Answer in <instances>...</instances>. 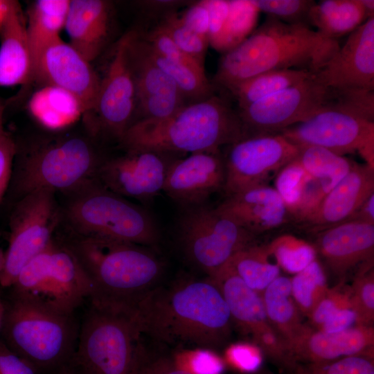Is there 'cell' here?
Instances as JSON below:
<instances>
[{
    "instance_id": "obj_1",
    "label": "cell",
    "mask_w": 374,
    "mask_h": 374,
    "mask_svg": "<svg viewBox=\"0 0 374 374\" xmlns=\"http://www.w3.org/2000/svg\"><path fill=\"white\" fill-rule=\"evenodd\" d=\"M141 334L164 344L214 350L230 338L232 320L217 287L205 280L181 279L156 287L125 310Z\"/></svg>"
},
{
    "instance_id": "obj_2",
    "label": "cell",
    "mask_w": 374,
    "mask_h": 374,
    "mask_svg": "<svg viewBox=\"0 0 374 374\" xmlns=\"http://www.w3.org/2000/svg\"><path fill=\"white\" fill-rule=\"evenodd\" d=\"M340 46L306 24H290L267 16L241 44L221 58L214 82L226 89L272 70L319 71Z\"/></svg>"
},
{
    "instance_id": "obj_3",
    "label": "cell",
    "mask_w": 374,
    "mask_h": 374,
    "mask_svg": "<svg viewBox=\"0 0 374 374\" xmlns=\"http://www.w3.org/2000/svg\"><path fill=\"white\" fill-rule=\"evenodd\" d=\"M246 137L239 112L214 94L167 118L136 121L118 141L127 150L193 154L220 152V147Z\"/></svg>"
},
{
    "instance_id": "obj_4",
    "label": "cell",
    "mask_w": 374,
    "mask_h": 374,
    "mask_svg": "<svg viewBox=\"0 0 374 374\" xmlns=\"http://www.w3.org/2000/svg\"><path fill=\"white\" fill-rule=\"evenodd\" d=\"M88 276L91 304L122 311L156 287L163 263L148 247L79 236L66 245Z\"/></svg>"
},
{
    "instance_id": "obj_5",
    "label": "cell",
    "mask_w": 374,
    "mask_h": 374,
    "mask_svg": "<svg viewBox=\"0 0 374 374\" xmlns=\"http://www.w3.org/2000/svg\"><path fill=\"white\" fill-rule=\"evenodd\" d=\"M79 328L74 314H62L14 294L4 304L0 332L3 341L37 371L57 373L73 360Z\"/></svg>"
},
{
    "instance_id": "obj_6",
    "label": "cell",
    "mask_w": 374,
    "mask_h": 374,
    "mask_svg": "<svg viewBox=\"0 0 374 374\" xmlns=\"http://www.w3.org/2000/svg\"><path fill=\"white\" fill-rule=\"evenodd\" d=\"M141 335L127 314L91 304L71 362L84 374H135L146 353Z\"/></svg>"
},
{
    "instance_id": "obj_7",
    "label": "cell",
    "mask_w": 374,
    "mask_h": 374,
    "mask_svg": "<svg viewBox=\"0 0 374 374\" xmlns=\"http://www.w3.org/2000/svg\"><path fill=\"white\" fill-rule=\"evenodd\" d=\"M75 192L67 205L66 214L78 236L146 247L159 242L157 224L143 207L93 182Z\"/></svg>"
},
{
    "instance_id": "obj_8",
    "label": "cell",
    "mask_w": 374,
    "mask_h": 374,
    "mask_svg": "<svg viewBox=\"0 0 374 374\" xmlns=\"http://www.w3.org/2000/svg\"><path fill=\"white\" fill-rule=\"evenodd\" d=\"M279 134L299 146H320L341 156L358 152L374 169V91L321 111Z\"/></svg>"
},
{
    "instance_id": "obj_9",
    "label": "cell",
    "mask_w": 374,
    "mask_h": 374,
    "mask_svg": "<svg viewBox=\"0 0 374 374\" xmlns=\"http://www.w3.org/2000/svg\"><path fill=\"white\" fill-rule=\"evenodd\" d=\"M100 164L86 139L66 136L29 151L17 170L16 186L22 196L39 190L77 191L93 182Z\"/></svg>"
},
{
    "instance_id": "obj_10",
    "label": "cell",
    "mask_w": 374,
    "mask_h": 374,
    "mask_svg": "<svg viewBox=\"0 0 374 374\" xmlns=\"http://www.w3.org/2000/svg\"><path fill=\"white\" fill-rule=\"evenodd\" d=\"M13 293L53 310L73 314L92 294L91 281L66 245L53 241L21 269Z\"/></svg>"
},
{
    "instance_id": "obj_11",
    "label": "cell",
    "mask_w": 374,
    "mask_h": 374,
    "mask_svg": "<svg viewBox=\"0 0 374 374\" xmlns=\"http://www.w3.org/2000/svg\"><path fill=\"white\" fill-rule=\"evenodd\" d=\"M362 90L332 87L309 78L238 111L248 136L277 134L319 112L349 102Z\"/></svg>"
},
{
    "instance_id": "obj_12",
    "label": "cell",
    "mask_w": 374,
    "mask_h": 374,
    "mask_svg": "<svg viewBox=\"0 0 374 374\" xmlns=\"http://www.w3.org/2000/svg\"><path fill=\"white\" fill-rule=\"evenodd\" d=\"M177 226L185 256L208 276L256 243V235L205 204L185 208Z\"/></svg>"
},
{
    "instance_id": "obj_13",
    "label": "cell",
    "mask_w": 374,
    "mask_h": 374,
    "mask_svg": "<svg viewBox=\"0 0 374 374\" xmlns=\"http://www.w3.org/2000/svg\"><path fill=\"white\" fill-rule=\"evenodd\" d=\"M55 192L39 190L21 197L10 218V234L0 285L11 287L23 267L53 242L58 220Z\"/></svg>"
},
{
    "instance_id": "obj_14",
    "label": "cell",
    "mask_w": 374,
    "mask_h": 374,
    "mask_svg": "<svg viewBox=\"0 0 374 374\" xmlns=\"http://www.w3.org/2000/svg\"><path fill=\"white\" fill-rule=\"evenodd\" d=\"M224 159L227 196L262 185L296 159L300 147L282 134L253 135L231 144Z\"/></svg>"
},
{
    "instance_id": "obj_15",
    "label": "cell",
    "mask_w": 374,
    "mask_h": 374,
    "mask_svg": "<svg viewBox=\"0 0 374 374\" xmlns=\"http://www.w3.org/2000/svg\"><path fill=\"white\" fill-rule=\"evenodd\" d=\"M135 30L123 35L116 45L107 72L100 80L93 109L97 127L118 140L132 124L136 106L135 84L129 59V46Z\"/></svg>"
},
{
    "instance_id": "obj_16",
    "label": "cell",
    "mask_w": 374,
    "mask_h": 374,
    "mask_svg": "<svg viewBox=\"0 0 374 374\" xmlns=\"http://www.w3.org/2000/svg\"><path fill=\"white\" fill-rule=\"evenodd\" d=\"M33 80L69 93L80 105L83 113L93 109L100 84L90 62L61 39L41 54L35 66Z\"/></svg>"
},
{
    "instance_id": "obj_17",
    "label": "cell",
    "mask_w": 374,
    "mask_h": 374,
    "mask_svg": "<svg viewBox=\"0 0 374 374\" xmlns=\"http://www.w3.org/2000/svg\"><path fill=\"white\" fill-rule=\"evenodd\" d=\"M99 168L100 184L123 197L149 202L163 188L171 163L164 154L150 150H127Z\"/></svg>"
},
{
    "instance_id": "obj_18",
    "label": "cell",
    "mask_w": 374,
    "mask_h": 374,
    "mask_svg": "<svg viewBox=\"0 0 374 374\" xmlns=\"http://www.w3.org/2000/svg\"><path fill=\"white\" fill-rule=\"evenodd\" d=\"M289 371L296 364L328 362L345 357L374 355L373 326H355L338 332H326L304 323L283 339Z\"/></svg>"
},
{
    "instance_id": "obj_19",
    "label": "cell",
    "mask_w": 374,
    "mask_h": 374,
    "mask_svg": "<svg viewBox=\"0 0 374 374\" xmlns=\"http://www.w3.org/2000/svg\"><path fill=\"white\" fill-rule=\"evenodd\" d=\"M314 75L332 87L373 91L374 17L349 34L344 44Z\"/></svg>"
},
{
    "instance_id": "obj_20",
    "label": "cell",
    "mask_w": 374,
    "mask_h": 374,
    "mask_svg": "<svg viewBox=\"0 0 374 374\" xmlns=\"http://www.w3.org/2000/svg\"><path fill=\"white\" fill-rule=\"evenodd\" d=\"M225 183L224 159L220 152H202L171 162L163 191L185 208L204 204Z\"/></svg>"
},
{
    "instance_id": "obj_21",
    "label": "cell",
    "mask_w": 374,
    "mask_h": 374,
    "mask_svg": "<svg viewBox=\"0 0 374 374\" xmlns=\"http://www.w3.org/2000/svg\"><path fill=\"white\" fill-rule=\"evenodd\" d=\"M315 235L317 255L339 282L353 270L374 261V224L351 220Z\"/></svg>"
},
{
    "instance_id": "obj_22",
    "label": "cell",
    "mask_w": 374,
    "mask_h": 374,
    "mask_svg": "<svg viewBox=\"0 0 374 374\" xmlns=\"http://www.w3.org/2000/svg\"><path fill=\"white\" fill-rule=\"evenodd\" d=\"M374 193V169L353 163L347 175L303 221L301 228L314 235L350 221L365 200Z\"/></svg>"
},
{
    "instance_id": "obj_23",
    "label": "cell",
    "mask_w": 374,
    "mask_h": 374,
    "mask_svg": "<svg viewBox=\"0 0 374 374\" xmlns=\"http://www.w3.org/2000/svg\"><path fill=\"white\" fill-rule=\"evenodd\" d=\"M215 209L256 236L283 226L291 218L280 194L267 184L227 196Z\"/></svg>"
},
{
    "instance_id": "obj_24",
    "label": "cell",
    "mask_w": 374,
    "mask_h": 374,
    "mask_svg": "<svg viewBox=\"0 0 374 374\" xmlns=\"http://www.w3.org/2000/svg\"><path fill=\"white\" fill-rule=\"evenodd\" d=\"M33 74L26 21L19 3L11 0L0 28V87L26 84Z\"/></svg>"
},
{
    "instance_id": "obj_25",
    "label": "cell",
    "mask_w": 374,
    "mask_h": 374,
    "mask_svg": "<svg viewBox=\"0 0 374 374\" xmlns=\"http://www.w3.org/2000/svg\"><path fill=\"white\" fill-rule=\"evenodd\" d=\"M110 8L103 0H71L64 28L70 44L91 62L103 50L109 32Z\"/></svg>"
},
{
    "instance_id": "obj_26",
    "label": "cell",
    "mask_w": 374,
    "mask_h": 374,
    "mask_svg": "<svg viewBox=\"0 0 374 374\" xmlns=\"http://www.w3.org/2000/svg\"><path fill=\"white\" fill-rule=\"evenodd\" d=\"M208 279L219 290L232 322L251 337L270 324L260 294L249 287L226 262Z\"/></svg>"
},
{
    "instance_id": "obj_27",
    "label": "cell",
    "mask_w": 374,
    "mask_h": 374,
    "mask_svg": "<svg viewBox=\"0 0 374 374\" xmlns=\"http://www.w3.org/2000/svg\"><path fill=\"white\" fill-rule=\"evenodd\" d=\"M71 0H38L28 12L26 32L34 69L43 51L60 40ZM34 75V74H33Z\"/></svg>"
},
{
    "instance_id": "obj_28",
    "label": "cell",
    "mask_w": 374,
    "mask_h": 374,
    "mask_svg": "<svg viewBox=\"0 0 374 374\" xmlns=\"http://www.w3.org/2000/svg\"><path fill=\"white\" fill-rule=\"evenodd\" d=\"M129 59L138 106L154 98L166 96L184 97L175 83L150 58L143 39L136 31L130 44Z\"/></svg>"
},
{
    "instance_id": "obj_29",
    "label": "cell",
    "mask_w": 374,
    "mask_h": 374,
    "mask_svg": "<svg viewBox=\"0 0 374 374\" xmlns=\"http://www.w3.org/2000/svg\"><path fill=\"white\" fill-rule=\"evenodd\" d=\"M368 19L360 0H324L315 3L309 24L324 36L337 39L350 34Z\"/></svg>"
},
{
    "instance_id": "obj_30",
    "label": "cell",
    "mask_w": 374,
    "mask_h": 374,
    "mask_svg": "<svg viewBox=\"0 0 374 374\" xmlns=\"http://www.w3.org/2000/svg\"><path fill=\"white\" fill-rule=\"evenodd\" d=\"M269 323L286 339L305 323L292 294L290 278L279 276L260 294Z\"/></svg>"
},
{
    "instance_id": "obj_31",
    "label": "cell",
    "mask_w": 374,
    "mask_h": 374,
    "mask_svg": "<svg viewBox=\"0 0 374 374\" xmlns=\"http://www.w3.org/2000/svg\"><path fill=\"white\" fill-rule=\"evenodd\" d=\"M312 74L301 69L268 71L232 84L226 89L234 96L240 110L299 83Z\"/></svg>"
},
{
    "instance_id": "obj_32",
    "label": "cell",
    "mask_w": 374,
    "mask_h": 374,
    "mask_svg": "<svg viewBox=\"0 0 374 374\" xmlns=\"http://www.w3.org/2000/svg\"><path fill=\"white\" fill-rule=\"evenodd\" d=\"M270 258L266 245L254 243L236 253L227 262L249 287L261 294L280 276V269Z\"/></svg>"
},
{
    "instance_id": "obj_33",
    "label": "cell",
    "mask_w": 374,
    "mask_h": 374,
    "mask_svg": "<svg viewBox=\"0 0 374 374\" xmlns=\"http://www.w3.org/2000/svg\"><path fill=\"white\" fill-rule=\"evenodd\" d=\"M30 107L35 117L51 127L66 125L83 113L80 105L72 96L49 86L35 93Z\"/></svg>"
},
{
    "instance_id": "obj_34",
    "label": "cell",
    "mask_w": 374,
    "mask_h": 374,
    "mask_svg": "<svg viewBox=\"0 0 374 374\" xmlns=\"http://www.w3.org/2000/svg\"><path fill=\"white\" fill-rule=\"evenodd\" d=\"M143 40L150 58L175 83L186 99H190L194 103L214 95V85L208 80L205 73L162 57L145 39Z\"/></svg>"
},
{
    "instance_id": "obj_35",
    "label": "cell",
    "mask_w": 374,
    "mask_h": 374,
    "mask_svg": "<svg viewBox=\"0 0 374 374\" xmlns=\"http://www.w3.org/2000/svg\"><path fill=\"white\" fill-rule=\"evenodd\" d=\"M297 157L311 177L337 185L350 171L353 161L328 149L317 145L299 146Z\"/></svg>"
},
{
    "instance_id": "obj_36",
    "label": "cell",
    "mask_w": 374,
    "mask_h": 374,
    "mask_svg": "<svg viewBox=\"0 0 374 374\" xmlns=\"http://www.w3.org/2000/svg\"><path fill=\"white\" fill-rule=\"evenodd\" d=\"M293 299L303 316L308 317L329 287L325 271L317 259L290 278Z\"/></svg>"
},
{
    "instance_id": "obj_37",
    "label": "cell",
    "mask_w": 374,
    "mask_h": 374,
    "mask_svg": "<svg viewBox=\"0 0 374 374\" xmlns=\"http://www.w3.org/2000/svg\"><path fill=\"white\" fill-rule=\"evenodd\" d=\"M267 251L280 269L295 274L317 259L312 244L290 234H283L266 244Z\"/></svg>"
},
{
    "instance_id": "obj_38",
    "label": "cell",
    "mask_w": 374,
    "mask_h": 374,
    "mask_svg": "<svg viewBox=\"0 0 374 374\" xmlns=\"http://www.w3.org/2000/svg\"><path fill=\"white\" fill-rule=\"evenodd\" d=\"M260 12L252 0H229L219 52L225 53L245 40L253 32Z\"/></svg>"
},
{
    "instance_id": "obj_39",
    "label": "cell",
    "mask_w": 374,
    "mask_h": 374,
    "mask_svg": "<svg viewBox=\"0 0 374 374\" xmlns=\"http://www.w3.org/2000/svg\"><path fill=\"white\" fill-rule=\"evenodd\" d=\"M350 286L351 303L356 326H373L374 321V269L373 262L359 267L355 274Z\"/></svg>"
},
{
    "instance_id": "obj_40",
    "label": "cell",
    "mask_w": 374,
    "mask_h": 374,
    "mask_svg": "<svg viewBox=\"0 0 374 374\" xmlns=\"http://www.w3.org/2000/svg\"><path fill=\"white\" fill-rule=\"evenodd\" d=\"M159 26L179 49L204 68L208 38L188 28L176 13L166 15Z\"/></svg>"
},
{
    "instance_id": "obj_41",
    "label": "cell",
    "mask_w": 374,
    "mask_h": 374,
    "mask_svg": "<svg viewBox=\"0 0 374 374\" xmlns=\"http://www.w3.org/2000/svg\"><path fill=\"white\" fill-rule=\"evenodd\" d=\"M290 374H374V355H359L313 364H296Z\"/></svg>"
},
{
    "instance_id": "obj_42",
    "label": "cell",
    "mask_w": 374,
    "mask_h": 374,
    "mask_svg": "<svg viewBox=\"0 0 374 374\" xmlns=\"http://www.w3.org/2000/svg\"><path fill=\"white\" fill-rule=\"evenodd\" d=\"M172 359L177 367L189 374H222L226 365L214 350L203 348L181 350Z\"/></svg>"
},
{
    "instance_id": "obj_43",
    "label": "cell",
    "mask_w": 374,
    "mask_h": 374,
    "mask_svg": "<svg viewBox=\"0 0 374 374\" xmlns=\"http://www.w3.org/2000/svg\"><path fill=\"white\" fill-rule=\"evenodd\" d=\"M310 177L297 158L285 166L275 177L274 188L285 202L290 215L296 206Z\"/></svg>"
},
{
    "instance_id": "obj_44",
    "label": "cell",
    "mask_w": 374,
    "mask_h": 374,
    "mask_svg": "<svg viewBox=\"0 0 374 374\" xmlns=\"http://www.w3.org/2000/svg\"><path fill=\"white\" fill-rule=\"evenodd\" d=\"M260 12L290 24L308 25V15L316 3L312 0H252Z\"/></svg>"
},
{
    "instance_id": "obj_45",
    "label": "cell",
    "mask_w": 374,
    "mask_h": 374,
    "mask_svg": "<svg viewBox=\"0 0 374 374\" xmlns=\"http://www.w3.org/2000/svg\"><path fill=\"white\" fill-rule=\"evenodd\" d=\"M346 308H352L351 289L345 281H341L328 288L324 296L308 317L310 325L318 328L337 312Z\"/></svg>"
},
{
    "instance_id": "obj_46",
    "label": "cell",
    "mask_w": 374,
    "mask_h": 374,
    "mask_svg": "<svg viewBox=\"0 0 374 374\" xmlns=\"http://www.w3.org/2000/svg\"><path fill=\"white\" fill-rule=\"evenodd\" d=\"M263 352L254 343L239 341L230 344L225 349L226 364L243 373H256L263 362Z\"/></svg>"
},
{
    "instance_id": "obj_47",
    "label": "cell",
    "mask_w": 374,
    "mask_h": 374,
    "mask_svg": "<svg viewBox=\"0 0 374 374\" xmlns=\"http://www.w3.org/2000/svg\"><path fill=\"white\" fill-rule=\"evenodd\" d=\"M144 39L162 57L205 73L204 68L179 49L159 26L152 30Z\"/></svg>"
},
{
    "instance_id": "obj_48",
    "label": "cell",
    "mask_w": 374,
    "mask_h": 374,
    "mask_svg": "<svg viewBox=\"0 0 374 374\" xmlns=\"http://www.w3.org/2000/svg\"><path fill=\"white\" fill-rule=\"evenodd\" d=\"M209 17L208 40L219 51L221 39L229 12V0H202Z\"/></svg>"
},
{
    "instance_id": "obj_49",
    "label": "cell",
    "mask_w": 374,
    "mask_h": 374,
    "mask_svg": "<svg viewBox=\"0 0 374 374\" xmlns=\"http://www.w3.org/2000/svg\"><path fill=\"white\" fill-rule=\"evenodd\" d=\"M37 372L32 364L0 339V374H37Z\"/></svg>"
},
{
    "instance_id": "obj_50",
    "label": "cell",
    "mask_w": 374,
    "mask_h": 374,
    "mask_svg": "<svg viewBox=\"0 0 374 374\" xmlns=\"http://www.w3.org/2000/svg\"><path fill=\"white\" fill-rule=\"evenodd\" d=\"M17 148L5 132L0 134V203L8 187Z\"/></svg>"
},
{
    "instance_id": "obj_51",
    "label": "cell",
    "mask_w": 374,
    "mask_h": 374,
    "mask_svg": "<svg viewBox=\"0 0 374 374\" xmlns=\"http://www.w3.org/2000/svg\"><path fill=\"white\" fill-rule=\"evenodd\" d=\"M181 22L192 31L208 38V12L202 1L188 8L179 16Z\"/></svg>"
},
{
    "instance_id": "obj_52",
    "label": "cell",
    "mask_w": 374,
    "mask_h": 374,
    "mask_svg": "<svg viewBox=\"0 0 374 374\" xmlns=\"http://www.w3.org/2000/svg\"><path fill=\"white\" fill-rule=\"evenodd\" d=\"M135 374H189L180 369L172 358L159 357L148 359L147 354L142 359Z\"/></svg>"
},
{
    "instance_id": "obj_53",
    "label": "cell",
    "mask_w": 374,
    "mask_h": 374,
    "mask_svg": "<svg viewBox=\"0 0 374 374\" xmlns=\"http://www.w3.org/2000/svg\"><path fill=\"white\" fill-rule=\"evenodd\" d=\"M357 317L352 308L341 309L331 316L318 328L326 332H338L356 326Z\"/></svg>"
},
{
    "instance_id": "obj_54",
    "label": "cell",
    "mask_w": 374,
    "mask_h": 374,
    "mask_svg": "<svg viewBox=\"0 0 374 374\" xmlns=\"http://www.w3.org/2000/svg\"><path fill=\"white\" fill-rule=\"evenodd\" d=\"M351 220L374 224V193L371 195L361 205Z\"/></svg>"
},
{
    "instance_id": "obj_55",
    "label": "cell",
    "mask_w": 374,
    "mask_h": 374,
    "mask_svg": "<svg viewBox=\"0 0 374 374\" xmlns=\"http://www.w3.org/2000/svg\"><path fill=\"white\" fill-rule=\"evenodd\" d=\"M57 374H84L72 362L60 369Z\"/></svg>"
},
{
    "instance_id": "obj_56",
    "label": "cell",
    "mask_w": 374,
    "mask_h": 374,
    "mask_svg": "<svg viewBox=\"0 0 374 374\" xmlns=\"http://www.w3.org/2000/svg\"><path fill=\"white\" fill-rule=\"evenodd\" d=\"M368 19L374 17V1L360 0Z\"/></svg>"
},
{
    "instance_id": "obj_57",
    "label": "cell",
    "mask_w": 374,
    "mask_h": 374,
    "mask_svg": "<svg viewBox=\"0 0 374 374\" xmlns=\"http://www.w3.org/2000/svg\"><path fill=\"white\" fill-rule=\"evenodd\" d=\"M11 0H0V28L8 11Z\"/></svg>"
},
{
    "instance_id": "obj_58",
    "label": "cell",
    "mask_w": 374,
    "mask_h": 374,
    "mask_svg": "<svg viewBox=\"0 0 374 374\" xmlns=\"http://www.w3.org/2000/svg\"><path fill=\"white\" fill-rule=\"evenodd\" d=\"M4 106L0 98V134L4 132L3 129V116Z\"/></svg>"
},
{
    "instance_id": "obj_59",
    "label": "cell",
    "mask_w": 374,
    "mask_h": 374,
    "mask_svg": "<svg viewBox=\"0 0 374 374\" xmlns=\"http://www.w3.org/2000/svg\"><path fill=\"white\" fill-rule=\"evenodd\" d=\"M4 314V303L0 297V331L2 326L3 319Z\"/></svg>"
},
{
    "instance_id": "obj_60",
    "label": "cell",
    "mask_w": 374,
    "mask_h": 374,
    "mask_svg": "<svg viewBox=\"0 0 374 374\" xmlns=\"http://www.w3.org/2000/svg\"><path fill=\"white\" fill-rule=\"evenodd\" d=\"M4 264V253L0 250V272L1 271Z\"/></svg>"
},
{
    "instance_id": "obj_61",
    "label": "cell",
    "mask_w": 374,
    "mask_h": 374,
    "mask_svg": "<svg viewBox=\"0 0 374 374\" xmlns=\"http://www.w3.org/2000/svg\"><path fill=\"white\" fill-rule=\"evenodd\" d=\"M256 374H274L269 370H261L256 373Z\"/></svg>"
}]
</instances>
